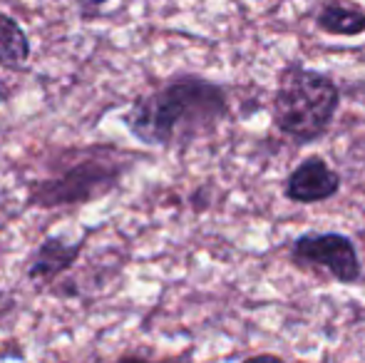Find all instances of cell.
I'll list each match as a JSON object with an SVG mask.
<instances>
[{"label":"cell","instance_id":"1","mask_svg":"<svg viewBox=\"0 0 365 363\" xmlns=\"http://www.w3.org/2000/svg\"><path fill=\"white\" fill-rule=\"evenodd\" d=\"M229 92L204 75L179 73L140 95L122 115L135 140L159 150H184L207 140L229 120Z\"/></svg>","mask_w":365,"mask_h":363},{"label":"cell","instance_id":"8","mask_svg":"<svg viewBox=\"0 0 365 363\" xmlns=\"http://www.w3.org/2000/svg\"><path fill=\"white\" fill-rule=\"evenodd\" d=\"M30 60V40L8 13H0V68L23 70Z\"/></svg>","mask_w":365,"mask_h":363},{"label":"cell","instance_id":"9","mask_svg":"<svg viewBox=\"0 0 365 363\" xmlns=\"http://www.w3.org/2000/svg\"><path fill=\"white\" fill-rule=\"evenodd\" d=\"M77 3H80L85 10H97V8H102L105 3H110V0H77Z\"/></svg>","mask_w":365,"mask_h":363},{"label":"cell","instance_id":"7","mask_svg":"<svg viewBox=\"0 0 365 363\" xmlns=\"http://www.w3.org/2000/svg\"><path fill=\"white\" fill-rule=\"evenodd\" d=\"M313 23L333 38H358L365 33V10L351 0H321Z\"/></svg>","mask_w":365,"mask_h":363},{"label":"cell","instance_id":"6","mask_svg":"<svg viewBox=\"0 0 365 363\" xmlns=\"http://www.w3.org/2000/svg\"><path fill=\"white\" fill-rule=\"evenodd\" d=\"M85 242H68L63 237H48L33 252L28 262L30 281H50L55 276L65 274L80 259Z\"/></svg>","mask_w":365,"mask_h":363},{"label":"cell","instance_id":"11","mask_svg":"<svg viewBox=\"0 0 365 363\" xmlns=\"http://www.w3.org/2000/svg\"><path fill=\"white\" fill-rule=\"evenodd\" d=\"M256 3H261V0H256Z\"/></svg>","mask_w":365,"mask_h":363},{"label":"cell","instance_id":"10","mask_svg":"<svg viewBox=\"0 0 365 363\" xmlns=\"http://www.w3.org/2000/svg\"><path fill=\"white\" fill-rule=\"evenodd\" d=\"M8 100V88H5V83L0 80V102H5Z\"/></svg>","mask_w":365,"mask_h":363},{"label":"cell","instance_id":"2","mask_svg":"<svg viewBox=\"0 0 365 363\" xmlns=\"http://www.w3.org/2000/svg\"><path fill=\"white\" fill-rule=\"evenodd\" d=\"M341 110V88L328 73L291 60L276 78L271 122L293 145H313L328 135Z\"/></svg>","mask_w":365,"mask_h":363},{"label":"cell","instance_id":"5","mask_svg":"<svg viewBox=\"0 0 365 363\" xmlns=\"http://www.w3.org/2000/svg\"><path fill=\"white\" fill-rule=\"evenodd\" d=\"M343 187L341 172H336L323 155H308L284 180V197L293 204H323L338 197Z\"/></svg>","mask_w":365,"mask_h":363},{"label":"cell","instance_id":"3","mask_svg":"<svg viewBox=\"0 0 365 363\" xmlns=\"http://www.w3.org/2000/svg\"><path fill=\"white\" fill-rule=\"evenodd\" d=\"M132 157L120 155L112 147H90L73 152V162H60L53 177L33 182L28 189V204L43 209L87 204L102 199L120 184L130 170Z\"/></svg>","mask_w":365,"mask_h":363},{"label":"cell","instance_id":"4","mask_svg":"<svg viewBox=\"0 0 365 363\" xmlns=\"http://www.w3.org/2000/svg\"><path fill=\"white\" fill-rule=\"evenodd\" d=\"M289 259L303 272L326 274L338 284L353 286L363 279L358 247L343 232H303L289 242Z\"/></svg>","mask_w":365,"mask_h":363}]
</instances>
